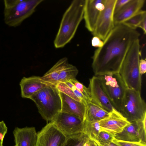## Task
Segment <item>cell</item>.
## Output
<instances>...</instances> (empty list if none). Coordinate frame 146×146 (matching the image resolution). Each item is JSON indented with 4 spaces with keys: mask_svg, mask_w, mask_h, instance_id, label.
<instances>
[{
    "mask_svg": "<svg viewBox=\"0 0 146 146\" xmlns=\"http://www.w3.org/2000/svg\"><path fill=\"white\" fill-rule=\"evenodd\" d=\"M140 35L136 29L123 23L115 26L103 41L102 47L94 52L92 66L94 76L119 73L131 46Z\"/></svg>",
    "mask_w": 146,
    "mask_h": 146,
    "instance_id": "1",
    "label": "cell"
},
{
    "mask_svg": "<svg viewBox=\"0 0 146 146\" xmlns=\"http://www.w3.org/2000/svg\"><path fill=\"white\" fill-rule=\"evenodd\" d=\"M85 1H73L64 13L54 40L56 48L64 47L74 37L83 19Z\"/></svg>",
    "mask_w": 146,
    "mask_h": 146,
    "instance_id": "2",
    "label": "cell"
},
{
    "mask_svg": "<svg viewBox=\"0 0 146 146\" xmlns=\"http://www.w3.org/2000/svg\"><path fill=\"white\" fill-rule=\"evenodd\" d=\"M139 39L132 45L121 67L119 74L127 89L141 92V75L139 70L141 55Z\"/></svg>",
    "mask_w": 146,
    "mask_h": 146,
    "instance_id": "3",
    "label": "cell"
},
{
    "mask_svg": "<svg viewBox=\"0 0 146 146\" xmlns=\"http://www.w3.org/2000/svg\"><path fill=\"white\" fill-rule=\"evenodd\" d=\"M35 104L39 113L47 122L61 111L62 101L56 86L47 85L30 98Z\"/></svg>",
    "mask_w": 146,
    "mask_h": 146,
    "instance_id": "4",
    "label": "cell"
},
{
    "mask_svg": "<svg viewBox=\"0 0 146 146\" xmlns=\"http://www.w3.org/2000/svg\"><path fill=\"white\" fill-rule=\"evenodd\" d=\"M43 0H4V19L10 27L20 25L35 11Z\"/></svg>",
    "mask_w": 146,
    "mask_h": 146,
    "instance_id": "5",
    "label": "cell"
},
{
    "mask_svg": "<svg viewBox=\"0 0 146 146\" xmlns=\"http://www.w3.org/2000/svg\"><path fill=\"white\" fill-rule=\"evenodd\" d=\"M120 113L130 123L143 119L146 116V104L141 92L127 88Z\"/></svg>",
    "mask_w": 146,
    "mask_h": 146,
    "instance_id": "6",
    "label": "cell"
},
{
    "mask_svg": "<svg viewBox=\"0 0 146 146\" xmlns=\"http://www.w3.org/2000/svg\"><path fill=\"white\" fill-rule=\"evenodd\" d=\"M114 108L121 112L127 88L119 73L98 76Z\"/></svg>",
    "mask_w": 146,
    "mask_h": 146,
    "instance_id": "7",
    "label": "cell"
},
{
    "mask_svg": "<svg viewBox=\"0 0 146 146\" xmlns=\"http://www.w3.org/2000/svg\"><path fill=\"white\" fill-rule=\"evenodd\" d=\"M117 0H105L104 8L101 11L92 33L94 36L103 41L115 27L114 10Z\"/></svg>",
    "mask_w": 146,
    "mask_h": 146,
    "instance_id": "8",
    "label": "cell"
},
{
    "mask_svg": "<svg viewBox=\"0 0 146 146\" xmlns=\"http://www.w3.org/2000/svg\"><path fill=\"white\" fill-rule=\"evenodd\" d=\"M51 121L67 137L84 133V121L74 115L60 111Z\"/></svg>",
    "mask_w": 146,
    "mask_h": 146,
    "instance_id": "9",
    "label": "cell"
},
{
    "mask_svg": "<svg viewBox=\"0 0 146 146\" xmlns=\"http://www.w3.org/2000/svg\"><path fill=\"white\" fill-rule=\"evenodd\" d=\"M67 138L52 122L37 133L35 146H63Z\"/></svg>",
    "mask_w": 146,
    "mask_h": 146,
    "instance_id": "10",
    "label": "cell"
},
{
    "mask_svg": "<svg viewBox=\"0 0 146 146\" xmlns=\"http://www.w3.org/2000/svg\"><path fill=\"white\" fill-rule=\"evenodd\" d=\"M146 117L137 122L130 123L120 133L114 137L115 139L130 142H139L146 143Z\"/></svg>",
    "mask_w": 146,
    "mask_h": 146,
    "instance_id": "11",
    "label": "cell"
},
{
    "mask_svg": "<svg viewBox=\"0 0 146 146\" xmlns=\"http://www.w3.org/2000/svg\"><path fill=\"white\" fill-rule=\"evenodd\" d=\"M100 131L107 132L114 137L130 124L121 113L114 109L109 116L99 121Z\"/></svg>",
    "mask_w": 146,
    "mask_h": 146,
    "instance_id": "12",
    "label": "cell"
},
{
    "mask_svg": "<svg viewBox=\"0 0 146 146\" xmlns=\"http://www.w3.org/2000/svg\"><path fill=\"white\" fill-rule=\"evenodd\" d=\"M105 0H86L85 1L83 19L85 26L92 33L98 17L104 8Z\"/></svg>",
    "mask_w": 146,
    "mask_h": 146,
    "instance_id": "13",
    "label": "cell"
},
{
    "mask_svg": "<svg viewBox=\"0 0 146 146\" xmlns=\"http://www.w3.org/2000/svg\"><path fill=\"white\" fill-rule=\"evenodd\" d=\"M88 88L92 101L109 112L115 109L104 91L98 76H94L90 79Z\"/></svg>",
    "mask_w": 146,
    "mask_h": 146,
    "instance_id": "14",
    "label": "cell"
},
{
    "mask_svg": "<svg viewBox=\"0 0 146 146\" xmlns=\"http://www.w3.org/2000/svg\"><path fill=\"white\" fill-rule=\"evenodd\" d=\"M13 133L15 146H35L37 133L35 127H16Z\"/></svg>",
    "mask_w": 146,
    "mask_h": 146,
    "instance_id": "15",
    "label": "cell"
},
{
    "mask_svg": "<svg viewBox=\"0 0 146 146\" xmlns=\"http://www.w3.org/2000/svg\"><path fill=\"white\" fill-rule=\"evenodd\" d=\"M145 0H130L114 15L115 26L122 24L141 10Z\"/></svg>",
    "mask_w": 146,
    "mask_h": 146,
    "instance_id": "16",
    "label": "cell"
},
{
    "mask_svg": "<svg viewBox=\"0 0 146 146\" xmlns=\"http://www.w3.org/2000/svg\"><path fill=\"white\" fill-rule=\"evenodd\" d=\"M60 94L62 101L61 111L76 116L84 121L86 110V104L61 92H60Z\"/></svg>",
    "mask_w": 146,
    "mask_h": 146,
    "instance_id": "17",
    "label": "cell"
},
{
    "mask_svg": "<svg viewBox=\"0 0 146 146\" xmlns=\"http://www.w3.org/2000/svg\"><path fill=\"white\" fill-rule=\"evenodd\" d=\"M19 85L22 97L29 99L47 85L41 82L40 76H36L23 77L21 80Z\"/></svg>",
    "mask_w": 146,
    "mask_h": 146,
    "instance_id": "18",
    "label": "cell"
},
{
    "mask_svg": "<svg viewBox=\"0 0 146 146\" xmlns=\"http://www.w3.org/2000/svg\"><path fill=\"white\" fill-rule=\"evenodd\" d=\"M68 62V59L66 57L60 59L41 77V82L46 85L56 86L59 82V76L61 72Z\"/></svg>",
    "mask_w": 146,
    "mask_h": 146,
    "instance_id": "19",
    "label": "cell"
},
{
    "mask_svg": "<svg viewBox=\"0 0 146 146\" xmlns=\"http://www.w3.org/2000/svg\"><path fill=\"white\" fill-rule=\"evenodd\" d=\"M85 120L89 121H97L108 117L110 113L92 101L86 104Z\"/></svg>",
    "mask_w": 146,
    "mask_h": 146,
    "instance_id": "20",
    "label": "cell"
},
{
    "mask_svg": "<svg viewBox=\"0 0 146 146\" xmlns=\"http://www.w3.org/2000/svg\"><path fill=\"white\" fill-rule=\"evenodd\" d=\"M78 72V70L76 66L68 62L60 74L59 82L76 79Z\"/></svg>",
    "mask_w": 146,
    "mask_h": 146,
    "instance_id": "21",
    "label": "cell"
},
{
    "mask_svg": "<svg viewBox=\"0 0 146 146\" xmlns=\"http://www.w3.org/2000/svg\"><path fill=\"white\" fill-rule=\"evenodd\" d=\"M100 131L99 121H84V133L90 139L96 140Z\"/></svg>",
    "mask_w": 146,
    "mask_h": 146,
    "instance_id": "22",
    "label": "cell"
},
{
    "mask_svg": "<svg viewBox=\"0 0 146 146\" xmlns=\"http://www.w3.org/2000/svg\"><path fill=\"white\" fill-rule=\"evenodd\" d=\"M145 18L146 11L141 10L123 23L131 29H136L138 27L142 21Z\"/></svg>",
    "mask_w": 146,
    "mask_h": 146,
    "instance_id": "23",
    "label": "cell"
},
{
    "mask_svg": "<svg viewBox=\"0 0 146 146\" xmlns=\"http://www.w3.org/2000/svg\"><path fill=\"white\" fill-rule=\"evenodd\" d=\"M88 138L84 133L68 137L63 146H83Z\"/></svg>",
    "mask_w": 146,
    "mask_h": 146,
    "instance_id": "24",
    "label": "cell"
},
{
    "mask_svg": "<svg viewBox=\"0 0 146 146\" xmlns=\"http://www.w3.org/2000/svg\"><path fill=\"white\" fill-rule=\"evenodd\" d=\"M75 86L76 88L82 94L86 100L87 102L92 101V99L89 89L82 83L77 80L76 79L69 80Z\"/></svg>",
    "mask_w": 146,
    "mask_h": 146,
    "instance_id": "25",
    "label": "cell"
},
{
    "mask_svg": "<svg viewBox=\"0 0 146 146\" xmlns=\"http://www.w3.org/2000/svg\"><path fill=\"white\" fill-rule=\"evenodd\" d=\"M56 87L60 92L77 101L82 102L74 94L72 89L65 83L60 82L57 84Z\"/></svg>",
    "mask_w": 146,
    "mask_h": 146,
    "instance_id": "26",
    "label": "cell"
},
{
    "mask_svg": "<svg viewBox=\"0 0 146 146\" xmlns=\"http://www.w3.org/2000/svg\"><path fill=\"white\" fill-rule=\"evenodd\" d=\"M112 142L118 146H146V143L139 142H130L117 140L113 137Z\"/></svg>",
    "mask_w": 146,
    "mask_h": 146,
    "instance_id": "27",
    "label": "cell"
},
{
    "mask_svg": "<svg viewBox=\"0 0 146 146\" xmlns=\"http://www.w3.org/2000/svg\"><path fill=\"white\" fill-rule=\"evenodd\" d=\"M113 137V136L107 132L100 131L98 135L97 140H95L101 143H107L111 142Z\"/></svg>",
    "mask_w": 146,
    "mask_h": 146,
    "instance_id": "28",
    "label": "cell"
},
{
    "mask_svg": "<svg viewBox=\"0 0 146 146\" xmlns=\"http://www.w3.org/2000/svg\"><path fill=\"white\" fill-rule=\"evenodd\" d=\"M7 131V127L4 122L0 121V146H3V139Z\"/></svg>",
    "mask_w": 146,
    "mask_h": 146,
    "instance_id": "29",
    "label": "cell"
},
{
    "mask_svg": "<svg viewBox=\"0 0 146 146\" xmlns=\"http://www.w3.org/2000/svg\"><path fill=\"white\" fill-rule=\"evenodd\" d=\"M130 0H117L114 10V14L118 12Z\"/></svg>",
    "mask_w": 146,
    "mask_h": 146,
    "instance_id": "30",
    "label": "cell"
},
{
    "mask_svg": "<svg viewBox=\"0 0 146 146\" xmlns=\"http://www.w3.org/2000/svg\"><path fill=\"white\" fill-rule=\"evenodd\" d=\"M91 44L93 46L98 48L102 47L104 41L98 37L93 36L91 40Z\"/></svg>",
    "mask_w": 146,
    "mask_h": 146,
    "instance_id": "31",
    "label": "cell"
},
{
    "mask_svg": "<svg viewBox=\"0 0 146 146\" xmlns=\"http://www.w3.org/2000/svg\"><path fill=\"white\" fill-rule=\"evenodd\" d=\"M139 70L141 75L144 74L146 72V59H141L139 60Z\"/></svg>",
    "mask_w": 146,
    "mask_h": 146,
    "instance_id": "32",
    "label": "cell"
},
{
    "mask_svg": "<svg viewBox=\"0 0 146 146\" xmlns=\"http://www.w3.org/2000/svg\"><path fill=\"white\" fill-rule=\"evenodd\" d=\"M83 146H99L94 140L88 138Z\"/></svg>",
    "mask_w": 146,
    "mask_h": 146,
    "instance_id": "33",
    "label": "cell"
},
{
    "mask_svg": "<svg viewBox=\"0 0 146 146\" xmlns=\"http://www.w3.org/2000/svg\"><path fill=\"white\" fill-rule=\"evenodd\" d=\"M146 18H145L141 22L138 27L142 29L144 34L146 33Z\"/></svg>",
    "mask_w": 146,
    "mask_h": 146,
    "instance_id": "34",
    "label": "cell"
},
{
    "mask_svg": "<svg viewBox=\"0 0 146 146\" xmlns=\"http://www.w3.org/2000/svg\"><path fill=\"white\" fill-rule=\"evenodd\" d=\"M99 146H118L112 142L107 143L100 142L96 140H94Z\"/></svg>",
    "mask_w": 146,
    "mask_h": 146,
    "instance_id": "35",
    "label": "cell"
},
{
    "mask_svg": "<svg viewBox=\"0 0 146 146\" xmlns=\"http://www.w3.org/2000/svg\"><path fill=\"white\" fill-rule=\"evenodd\" d=\"M14 146H15V145Z\"/></svg>",
    "mask_w": 146,
    "mask_h": 146,
    "instance_id": "36",
    "label": "cell"
}]
</instances>
